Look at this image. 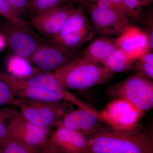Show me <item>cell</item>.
Instances as JSON below:
<instances>
[{"label": "cell", "instance_id": "6da1fadb", "mask_svg": "<svg viewBox=\"0 0 153 153\" xmlns=\"http://www.w3.org/2000/svg\"><path fill=\"white\" fill-rule=\"evenodd\" d=\"M88 138V153H153L152 136L131 128L102 126Z\"/></svg>", "mask_w": 153, "mask_h": 153}, {"label": "cell", "instance_id": "7a4b0ae2", "mask_svg": "<svg viewBox=\"0 0 153 153\" xmlns=\"http://www.w3.org/2000/svg\"><path fill=\"white\" fill-rule=\"evenodd\" d=\"M53 73L61 86L66 90L87 89L107 82L114 75L102 64L77 55Z\"/></svg>", "mask_w": 153, "mask_h": 153}, {"label": "cell", "instance_id": "3957f363", "mask_svg": "<svg viewBox=\"0 0 153 153\" xmlns=\"http://www.w3.org/2000/svg\"><path fill=\"white\" fill-rule=\"evenodd\" d=\"M111 95L129 105L139 114L153 107V83L139 73L133 74L109 88Z\"/></svg>", "mask_w": 153, "mask_h": 153}, {"label": "cell", "instance_id": "277c9868", "mask_svg": "<svg viewBox=\"0 0 153 153\" xmlns=\"http://www.w3.org/2000/svg\"><path fill=\"white\" fill-rule=\"evenodd\" d=\"M71 104L67 102H51L18 99L16 106L19 114L27 120L43 128L51 129L60 125Z\"/></svg>", "mask_w": 153, "mask_h": 153}, {"label": "cell", "instance_id": "5b68a950", "mask_svg": "<svg viewBox=\"0 0 153 153\" xmlns=\"http://www.w3.org/2000/svg\"><path fill=\"white\" fill-rule=\"evenodd\" d=\"M22 19L8 21L0 26V33L5 39L7 44L15 55L29 60L40 46V43Z\"/></svg>", "mask_w": 153, "mask_h": 153}, {"label": "cell", "instance_id": "8992f818", "mask_svg": "<svg viewBox=\"0 0 153 153\" xmlns=\"http://www.w3.org/2000/svg\"><path fill=\"white\" fill-rule=\"evenodd\" d=\"M88 15L93 28L102 37L120 34L131 26L127 17L122 12L111 8H101L88 4Z\"/></svg>", "mask_w": 153, "mask_h": 153}, {"label": "cell", "instance_id": "52a82bcc", "mask_svg": "<svg viewBox=\"0 0 153 153\" xmlns=\"http://www.w3.org/2000/svg\"><path fill=\"white\" fill-rule=\"evenodd\" d=\"M76 50L50 44H41L29 59L38 70L54 72L76 57Z\"/></svg>", "mask_w": 153, "mask_h": 153}, {"label": "cell", "instance_id": "ba28073f", "mask_svg": "<svg viewBox=\"0 0 153 153\" xmlns=\"http://www.w3.org/2000/svg\"><path fill=\"white\" fill-rule=\"evenodd\" d=\"M51 132V129L27 120L19 112L9 126L6 140H15L41 148L46 145Z\"/></svg>", "mask_w": 153, "mask_h": 153}, {"label": "cell", "instance_id": "9c48e42d", "mask_svg": "<svg viewBox=\"0 0 153 153\" xmlns=\"http://www.w3.org/2000/svg\"><path fill=\"white\" fill-rule=\"evenodd\" d=\"M46 145L63 153H88V137L61 125L51 132Z\"/></svg>", "mask_w": 153, "mask_h": 153}, {"label": "cell", "instance_id": "30bf717a", "mask_svg": "<svg viewBox=\"0 0 153 153\" xmlns=\"http://www.w3.org/2000/svg\"><path fill=\"white\" fill-rule=\"evenodd\" d=\"M72 8L60 6L32 17L30 25L49 39L57 35L71 14Z\"/></svg>", "mask_w": 153, "mask_h": 153}, {"label": "cell", "instance_id": "8fae6325", "mask_svg": "<svg viewBox=\"0 0 153 153\" xmlns=\"http://www.w3.org/2000/svg\"><path fill=\"white\" fill-rule=\"evenodd\" d=\"M0 79L7 83L13 91L28 88H46L61 91H68L61 86L53 72L40 71L29 77L21 78L4 71H0Z\"/></svg>", "mask_w": 153, "mask_h": 153}, {"label": "cell", "instance_id": "7c38bea8", "mask_svg": "<svg viewBox=\"0 0 153 153\" xmlns=\"http://www.w3.org/2000/svg\"><path fill=\"white\" fill-rule=\"evenodd\" d=\"M101 119V116L95 111L78 107L66 113L60 125L89 137L102 127Z\"/></svg>", "mask_w": 153, "mask_h": 153}, {"label": "cell", "instance_id": "4fadbf2b", "mask_svg": "<svg viewBox=\"0 0 153 153\" xmlns=\"http://www.w3.org/2000/svg\"><path fill=\"white\" fill-rule=\"evenodd\" d=\"M13 93L17 99H25L51 102H67L79 108L91 111H95L80 101L68 91H61L46 88H28L14 91Z\"/></svg>", "mask_w": 153, "mask_h": 153}, {"label": "cell", "instance_id": "5bb4252c", "mask_svg": "<svg viewBox=\"0 0 153 153\" xmlns=\"http://www.w3.org/2000/svg\"><path fill=\"white\" fill-rule=\"evenodd\" d=\"M116 41L118 48L133 60L149 52L147 34L132 25L119 34Z\"/></svg>", "mask_w": 153, "mask_h": 153}, {"label": "cell", "instance_id": "9a60e30c", "mask_svg": "<svg viewBox=\"0 0 153 153\" xmlns=\"http://www.w3.org/2000/svg\"><path fill=\"white\" fill-rule=\"evenodd\" d=\"M118 48L116 38L102 37L91 42L77 56L102 64Z\"/></svg>", "mask_w": 153, "mask_h": 153}, {"label": "cell", "instance_id": "2e32d148", "mask_svg": "<svg viewBox=\"0 0 153 153\" xmlns=\"http://www.w3.org/2000/svg\"><path fill=\"white\" fill-rule=\"evenodd\" d=\"M89 25L87 16L82 8H74L60 31L49 39L50 43L56 44L66 36L77 33Z\"/></svg>", "mask_w": 153, "mask_h": 153}, {"label": "cell", "instance_id": "e0dca14e", "mask_svg": "<svg viewBox=\"0 0 153 153\" xmlns=\"http://www.w3.org/2000/svg\"><path fill=\"white\" fill-rule=\"evenodd\" d=\"M26 58L16 55L11 56L8 60L7 68L9 74L18 78L29 77L40 71L32 66Z\"/></svg>", "mask_w": 153, "mask_h": 153}, {"label": "cell", "instance_id": "ac0fdd59", "mask_svg": "<svg viewBox=\"0 0 153 153\" xmlns=\"http://www.w3.org/2000/svg\"><path fill=\"white\" fill-rule=\"evenodd\" d=\"M136 60H133L123 51L118 48L105 61L102 63L112 73H120L131 68Z\"/></svg>", "mask_w": 153, "mask_h": 153}, {"label": "cell", "instance_id": "d6986e66", "mask_svg": "<svg viewBox=\"0 0 153 153\" xmlns=\"http://www.w3.org/2000/svg\"><path fill=\"white\" fill-rule=\"evenodd\" d=\"M3 153H41V148L15 140H7L0 144Z\"/></svg>", "mask_w": 153, "mask_h": 153}, {"label": "cell", "instance_id": "ffe728a7", "mask_svg": "<svg viewBox=\"0 0 153 153\" xmlns=\"http://www.w3.org/2000/svg\"><path fill=\"white\" fill-rule=\"evenodd\" d=\"M67 0H34L30 3L29 9L32 17L61 6Z\"/></svg>", "mask_w": 153, "mask_h": 153}, {"label": "cell", "instance_id": "44dd1931", "mask_svg": "<svg viewBox=\"0 0 153 153\" xmlns=\"http://www.w3.org/2000/svg\"><path fill=\"white\" fill-rule=\"evenodd\" d=\"M138 61L134 66L137 73L150 79L153 78V54L152 52L145 53L137 59Z\"/></svg>", "mask_w": 153, "mask_h": 153}, {"label": "cell", "instance_id": "7402d4cb", "mask_svg": "<svg viewBox=\"0 0 153 153\" xmlns=\"http://www.w3.org/2000/svg\"><path fill=\"white\" fill-rule=\"evenodd\" d=\"M18 99L7 83L0 79V107L9 105L16 106Z\"/></svg>", "mask_w": 153, "mask_h": 153}, {"label": "cell", "instance_id": "603a6c76", "mask_svg": "<svg viewBox=\"0 0 153 153\" xmlns=\"http://www.w3.org/2000/svg\"><path fill=\"white\" fill-rule=\"evenodd\" d=\"M0 16L4 18L6 21H19L22 19L12 8L7 0H0Z\"/></svg>", "mask_w": 153, "mask_h": 153}, {"label": "cell", "instance_id": "cb8c5ba5", "mask_svg": "<svg viewBox=\"0 0 153 153\" xmlns=\"http://www.w3.org/2000/svg\"><path fill=\"white\" fill-rule=\"evenodd\" d=\"M128 11L129 16L132 19L138 18L142 3L140 0H123Z\"/></svg>", "mask_w": 153, "mask_h": 153}, {"label": "cell", "instance_id": "d4e9b609", "mask_svg": "<svg viewBox=\"0 0 153 153\" xmlns=\"http://www.w3.org/2000/svg\"><path fill=\"white\" fill-rule=\"evenodd\" d=\"M19 113L18 108L15 105L0 107V122L7 119H12Z\"/></svg>", "mask_w": 153, "mask_h": 153}, {"label": "cell", "instance_id": "484cf974", "mask_svg": "<svg viewBox=\"0 0 153 153\" xmlns=\"http://www.w3.org/2000/svg\"><path fill=\"white\" fill-rule=\"evenodd\" d=\"M14 11L19 16V14L26 9H29L30 0H7Z\"/></svg>", "mask_w": 153, "mask_h": 153}, {"label": "cell", "instance_id": "4316f807", "mask_svg": "<svg viewBox=\"0 0 153 153\" xmlns=\"http://www.w3.org/2000/svg\"><path fill=\"white\" fill-rule=\"evenodd\" d=\"M41 153H63L45 145L41 148Z\"/></svg>", "mask_w": 153, "mask_h": 153}, {"label": "cell", "instance_id": "83f0119b", "mask_svg": "<svg viewBox=\"0 0 153 153\" xmlns=\"http://www.w3.org/2000/svg\"><path fill=\"white\" fill-rule=\"evenodd\" d=\"M7 43L4 37L2 34L0 33V52L5 47Z\"/></svg>", "mask_w": 153, "mask_h": 153}, {"label": "cell", "instance_id": "f1b7e54d", "mask_svg": "<svg viewBox=\"0 0 153 153\" xmlns=\"http://www.w3.org/2000/svg\"><path fill=\"white\" fill-rule=\"evenodd\" d=\"M91 0H75V2H79L86 6L90 3Z\"/></svg>", "mask_w": 153, "mask_h": 153}, {"label": "cell", "instance_id": "f546056e", "mask_svg": "<svg viewBox=\"0 0 153 153\" xmlns=\"http://www.w3.org/2000/svg\"><path fill=\"white\" fill-rule=\"evenodd\" d=\"M91 1L90 2L91 3V2H94V1H98V0H91ZM105 1H109V0H105Z\"/></svg>", "mask_w": 153, "mask_h": 153}, {"label": "cell", "instance_id": "4dcf8cb0", "mask_svg": "<svg viewBox=\"0 0 153 153\" xmlns=\"http://www.w3.org/2000/svg\"><path fill=\"white\" fill-rule=\"evenodd\" d=\"M68 1L71 2H75V0H68Z\"/></svg>", "mask_w": 153, "mask_h": 153}, {"label": "cell", "instance_id": "1f68e13d", "mask_svg": "<svg viewBox=\"0 0 153 153\" xmlns=\"http://www.w3.org/2000/svg\"><path fill=\"white\" fill-rule=\"evenodd\" d=\"M34 1V0H30V2H32V1Z\"/></svg>", "mask_w": 153, "mask_h": 153}, {"label": "cell", "instance_id": "d6a6232c", "mask_svg": "<svg viewBox=\"0 0 153 153\" xmlns=\"http://www.w3.org/2000/svg\"><path fill=\"white\" fill-rule=\"evenodd\" d=\"M0 153H3L1 152H0Z\"/></svg>", "mask_w": 153, "mask_h": 153}, {"label": "cell", "instance_id": "836d02e7", "mask_svg": "<svg viewBox=\"0 0 153 153\" xmlns=\"http://www.w3.org/2000/svg\"><path fill=\"white\" fill-rule=\"evenodd\" d=\"M68 1V0H67V1Z\"/></svg>", "mask_w": 153, "mask_h": 153}]
</instances>
